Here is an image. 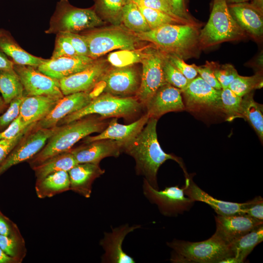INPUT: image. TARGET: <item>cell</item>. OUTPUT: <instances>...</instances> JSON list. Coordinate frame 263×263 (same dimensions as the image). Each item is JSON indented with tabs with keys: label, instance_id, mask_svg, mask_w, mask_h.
<instances>
[{
	"label": "cell",
	"instance_id": "obj_1",
	"mask_svg": "<svg viewBox=\"0 0 263 263\" xmlns=\"http://www.w3.org/2000/svg\"><path fill=\"white\" fill-rule=\"evenodd\" d=\"M157 119L149 118L142 130L134 137L124 144L122 150L132 156L136 163V172L145 176L148 183L158 189L157 173L160 167L167 160L177 162L185 170L179 158L165 152L158 141L156 125Z\"/></svg>",
	"mask_w": 263,
	"mask_h": 263
},
{
	"label": "cell",
	"instance_id": "obj_2",
	"mask_svg": "<svg viewBox=\"0 0 263 263\" xmlns=\"http://www.w3.org/2000/svg\"><path fill=\"white\" fill-rule=\"evenodd\" d=\"M199 32L196 24H168L147 32L134 33V36L152 43L166 55L184 59L194 56L201 48Z\"/></svg>",
	"mask_w": 263,
	"mask_h": 263
},
{
	"label": "cell",
	"instance_id": "obj_3",
	"mask_svg": "<svg viewBox=\"0 0 263 263\" xmlns=\"http://www.w3.org/2000/svg\"><path fill=\"white\" fill-rule=\"evenodd\" d=\"M105 118L85 116L61 125L48 139L44 147L29 159L32 167L57 154L70 150L78 141L89 135L101 132L107 125Z\"/></svg>",
	"mask_w": 263,
	"mask_h": 263
},
{
	"label": "cell",
	"instance_id": "obj_4",
	"mask_svg": "<svg viewBox=\"0 0 263 263\" xmlns=\"http://www.w3.org/2000/svg\"><path fill=\"white\" fill-rule=\"evenodd\" d=\"M167 244L172 249L170 261L175 263H221L234 256L230 245L215 234L201 242L174 239Z\"/></svg>",
	"mask_w": 263,
	"mask_h": 263
},
{
	"label": "cell",
	"instance_id": "obj_5",
	"mask_svg": "<svg viewBox=\"0 0 263 263\" xmlns=\"http://www.w3.org/2000/svg\"><path fill=\"white\" fill-rule=\"evenodd\" d=\"M142 104L136 97H119L102 93L80 110L68 115L57 124L64 125L85 116L97 114L104 118H128L139 113Z\"/></svg>",
	"mask_w": 263,
	"mask_h": 263
},
{
	"label": "cell",
	"instance_id": "obj_6",
	"mask_svg": "<svg viewBox=\"0 0 263 263\" xmlns=\"http://www.w3.org/2000/svg\"><path fill=\"white\" fill-rule=\"evenodd\" d=\"M245 36V32L230 14L226 0H214L209 19L199 32L201 48L240 39Z\"/></svg>",
	"mask_w": 263,
	"mask_h": 263
},
{
	"label": "cell",
	"instance_id": "obj_7",
	"mask_svg": "<svg viewBox=\"0 0 263 263\" xmlns=\"http://www.w3.org/2000/svg\"><path fill=\"white\" fill-rule=\"evenodd\" d=\"M103 23L94 10L73 7L66 0H60L52 17L48 32L75 33Z\"/></svg>",
	"mask_w": 263,
	"mask_h": 263
},
{
	"label": "cell",
	"instance_id": "obj_8",
	"mask_svg": "<svg viewBox=\"0 0 263 263\" xmlns=\"http://www.w3.org/2000/svg\"><path fill=\"white\" fill-rule=\"evenodd\" d=\"M143 191L146 197L152 204H156L160 211L166 216H175L189 210L194 202L186 197L184 188L178 186L166 187L163 190L153 188L144 179Z\"/></svg>",
	"mask_w": 263,
	"mask_h": 263
},
{
	"label": "cell",
	"instance_id": "obj_9",
	"mask_svg": "<svg viewBox=\"0 0 263 263\" xmlns=\"http://www.w3.org/2000/svg\"><path fill=\"white\" fill-rule=\"evenodd\" d=\"M185 109L191 112H221V90L205 82L200 76L189 81L181 90Z\"/></svg>",
	"mask_w": 263,
	"mask_h": 263
},
{
	"label": "cell",
	"instance_id": "obj_10",
	"mask_svg": "<svg viewBox=\"0 0 263 263\" xmlns=\"http://www.w3.org/2000/svg\"><path fill=\"white\" fill-rule=\"evenodd\" d=\"M34 128L35 130L32 132L33 128L30 130L0 164V175L13 166L29 160L35 156L44 147L59 126L51 128L34 126Z\"/></svg>",
	"mask_w": 263,
	"mask_h": 263
},
{
	"label": "cell",
	"instance_id": "obj_11",
	"mask_svg": "<svg viewBox=\"0 0 263 263\" xmlns=\"http://www.w3.org/2000/svg\"><path fill=\"white\" fill-rule=\"evenodd\" d=\"M82 36L88 44L89 57L94 59L115 49H135L134 37L118 29L93 32Z\"/></svg>",
	"mask_w": 263,
	"mask_h": 263
},
{
	"label": "cell",
	"instance_id": "obj_12",
	"mask_svg": "<svg viewBox=\"0 0 263 263\" xmlns=\"http://www.w3.org/2000/svg\"><path fill=\"white\" fill-rule=\"evenodd\" d=\"M165 56L164 53L155 51L148 53L141 62L142 73L136 97L144 105L160 87L167 83L163 69Z\"/></svg>",
	"mask_w": 263,
	"mask_h": 263
},
{
	"label": "cell",
	"instance_id": "obj_13",
	"mask_svg": "<svg viewBox=\"0 0 263 263\" xmlns=\"http://www.w3.org/2000/svg\"><path fill=\"white\" fill-rule=\"evenodd\" d=\"M14 69L27 96L46 95L58 98L64 96L59 80L51 77L31 66L14 64Z\"/></svg>",
	"mask_w": 263,
	"mask_h": 263
},
{
	"label": "cell",
	"instance_id": "obj_14",
	"mask_svg": "<svg viewBox=\"0 0 263 263\" xmlns=\"http://www.w3.org/2000/svg\"><path fill=\"white\" fill-rule=\"evenodd\" d=\"M100 82L104 84L103 91L112 95L126 97L137 94L141 77L137 70L131 66L107 70Z\"/></svg>",
	"mask_w": 263,
	"mask_h": 263
},
{
	"label": "cell",
	"instance_id": "obj_15",
	"mask_svg": "<svg viewBox=\"0 0 263 263\" xmlns=\"http://www.w3.org/2000/svg\"><path fill=\"white\" fill-rule=\"evenodd\" d=\"M215 219L216 229L214 234L228 244L263 223V221L246 214H217L215 216Z\"/></svg>",
	"mask_w": 263,
	"mask_h": 263
},
{
	"label": "cell",
	"instance_id": "obj_16",
	"mask_svg": "<svg viewBox=\"0 0 263 263\" xmlns=\"http://www.w3.org/2000/svg\"><path fill=\"white\" fill-rule=\"evenodd\" d=\"M144 106L149 118L156 119L169 112L185 110L181 90L168 83L160 87Z\"/></svg>",
	"mask_w": 263,
	"mask_h": 263
},
{
	"label": "cell",
	"instance_id": "obj_17",
	"mask_svg": "<svg viewBox=\"0 0 263 263\" xmlns=\"http://www.w3.org/2000/svg\"><path fill=\"white\" fill-rule=\"evenodd\" d=\"M107 70L103 61L94 60L82 71L59 80L62 93L66 95L89 92L100 82Z\"/></svg>",
	"mask_w": 263,
	"mask_h": 263
},
{
	"label": "cell",
	"instance_id": "obj_18",
	"mask_svg": "<svg viewBox=\"0 0 263 263\" xmlns=\"http://www.w3.org/2000/svg\"><path fill=\"white\" fill-rule=\"evenodd\" d=\"M141 227L140 225L130 226L126 224L112 229L110 232H105L100 241L104 250L101 257L102 263H134V259L122 249V244L126 235Z\"/></svg>",
	"mask_w": 263,
	"mask_h": 263
},
{
	"label": "cell",
	"instance_id": "obj_19",
	"mask_svg": "<svg viewBox=\"0 0 263 263\" xmlns=\"http://www.w3.org/2000/svg\"><path fill=\"white\" fill-rule=\"evenodd\" d=\"M93 97L89 92H81L64 95L44 118L37 122L36 128H51L57 126L65 116L88 105Z\"/></svg>",
	"mask_w": 263,
	"mask_h": 263
},
{
	"label": "cell",
	"instance_id": "obj_20",
	"mask_svg": "<svg viewBox=\"0 0 263 263\" xmlns=\"http://www.w3.org/2000/svg\"><path fill=\"white\" fill-rule=\"evenodd\" d=\"M121 151L122 144L111 139L92 141L70 150L77 163L97 164L105 157H117Z\"/></svg>",
	"mask_w": 263,
	"mask_h": 263
},
{
	"label": "cell",
	"instance_id": "obj_21",
	"mask_svg": "<svg viewBox=\"0 0 263 263\" xmlns=\"http://www.w3.org/2000/svg\"><path fill=\"white\" fill-rule=\"evenodd\" d=\"M95 60L89 56L79 55L63 56L46 59L37 68L44 74L60 80L82 71Z\"/></svg>",
	"mask_w": 263,
	"mask_h": 263
},
{
	"label": "cell",
	"instance_id": "obj_22",
	"mask_svg": "<svg viewBox=\"0 0 263 263\" xmlns=\"http://www.w3.org/2000/svg\"><path fill=\"white\" fill-rule=\"evenodd\" d=\"M185 185L183 187L185 195L193 201H200L208 204L218 215L245 214V203H238L214 198L201 189L187 173H185Z\"/></svg>",
	"mask_w": 263,
	"mask_h": 263
},
{
	"label": "cell",
	"instance_id": "obj_23",
	"mask_svg": "<svg viewBox=\"0 0 263 263\" xmlns=\"http://www.w3.org/2000/svg\"><path fill=\"white\" fill-rule=\"evenodd\" d=\"M149 119L147 114L137 120L128 125L118 123L117 118H113L108 127L95 136H87L84 138L85 143L101 139H111L117 141L123 145L134 137L142 130Z\"/></svg>",
	"mask_w": 263,
	"mask_h": 263
},
{
	"label": "cell",
	"instance_id": "obj_24",
	"mask_svg": "<svg viewBox=\"0 0 263 263\" xmlns=\"http://www.w3.org/2000/svg\"><path fill=\"white\" fill-rule=\"evenodd\" d=\"M228 8L234 19L245 33L257 39L262 37L263 13L245 2L231 4Z\"/></svg>",
	"mask_w": 263,
	"mask_h": 263
},
{
	"label": "cell",
	"instance_id": "obj_25",
	"mask_svg": "<svg viewBox=\"0 0 263 263\" xmlns=\"http://www.w3.org/2000/svg\"><path fill=\"white\" fill-rule=\"evenodd\" d=\"M104 172L105 170L97 164H77L68 171L70 190L85 198H89L94 181Z\"/></svg>",
	"mask_w": 263,
	"mask_h": 263
},
{
	"label": "cell",
	"instance_id": "obj_26",
	"mask_svg": "<svg viewBox=\"0 0 263 263\" xmlns=\"http://www.w3.org/2000/svg\"><path fill=\"white\" fill-rule=\"evenodd\" d=\"M59 99L46 95L24 96L19 115L24 122L37 123L50 113Z\"/></svg>",
	"mask_w": 263,
	"mask_h": 263
},
{
	"label": "cell",
	"instance_id": "obj_27",
	"mask_svg": "<svg viewBox=\"0 0 263 263\" xmlns=\"http://www.w3.org/2000/svg\"><path fill=\"white\" fill-rule=\"evenodd\" d=\"M70 190L68 172L59 171L37 179L35 190L40 199L52 197L56 195Z\"/></svg>",
	"mask_w": 263,
	"mask_h": 263
},
{
	"label": "cell",
	"instance_id": "obj_28",
	"mask_svg": "<svg viewBox=\"0 0 263 263\" xmlns=\"http://www.w3.org/2000/svg\"><path fill=\"white\" fill-rule=\"evenodd\" d=\"M0 50L17 65L37 68L46 60L30 54L4 33L0 36Z\"/></svg>",
	"mask_w": 263,
	"mask_h": 263
},
{
	"label": "cell",
	"instance_id": "obj_29",
	"mask_svg": "<svg viewBox=\"0 0 263 263\" xmlns=\"http://www.w3.org/2000/svg\"><path fill=\"white\" fill-rule=\"evenodd\" d=\"M77 163L70 150L54 156L32 167L37 179L59 171H69Z\"/></svg>",
	"mask_w": 263,
	"mask_h": 263
},
{
	"label": "cell",
	"instance_id": "obj_30",
	"mask_svg": "<svg viewBox=\"0 0 263 263\" xmlns=\"http://www.w3.org/2000/svg\"><path fill=\"white\" fill-rule=\"evenodd\" d=\"M251 92L242 97L241 116L250 124L260 139H263V105L256 102Z\"/></svg>",
	"mask_w": 263,
	"mask_h": 263
},
{
	"label": "cell",
	"instance_id": "obj_31",
	"mask_svg": "<svg viewBox=\"0 0 263 263\" xmlns=\"http://www.w3.org/2000/svg\"><path fill=\"white\" fill-rule=\"evenodd\" d=\"M263 240V226L261 225L231 244L230 246L234 256L243 263L254 247Z\"/></svg>",
	"mask_w": 263,
	"mask_h": 263
},
{
	"label": "cell",
	"instance_id": "obj_32",
	"mask_svg": "<svg viewBox=\"0 0 263 263\" xmlns=\"http://www.w3.org/2000/svg\"><path fill=\"white\" fill-rule=\"evenodd\" d=\"M0 93L6 104L23 95V85L14 69L0 71Z\"/></svg>",
	"mask_w": 263,
	"mask_h": 263
},
{
	"label": "cell",
	"instance_id": "obj_33",
	"mask_svg": "<svg viewBox=\"0 0 263 263\" xmlns=\"http://www.w3.org/2000/svg\"><path fill=\"white\" fill-rule=\"evenodd\" d=\"M121 20L127 28L135 33L150 30L138 5L132 1L128 2L124 5Z\"/></svg>",
	"mask_w": 263,
	"mask_h": 263
},
{
	"label": "cell",
	"instance_id": "obj_34",
	"mask_svg": "<svg viewBox=\"0 0 263 263\" xmlns=\"http://www.w3.org/2000/svg\"><path fill=\"white\" fill-rule=\"evenodd\" d=\"M222 112L230 121L237 118H242L241 102L242 97L237 95L228 88L221 90Z\"/></svg>",
	"mask_w": 263,
	"mask_h": 263
},
{
	"label": "cell",
	"instance_id": "obj_35",
	"mask_svg": "<svg viewBox=\"0 0 263 263\" xmlns=\"http://www.w3.org/2000/svg\"><path fill=\"white\" fill-rule=\"evenodd\" d=\"M263 87V76L261 73H257L250 76L238 75L228 86L237 95L242 97L255 89Z\"/></svg>",
	"mask_w": 263,
	"mask_h": 263
},
{
	"label": "cell",
	"instance_id": "obj_36",
	"mask_svg": "<svg viewBox=\"0 0 263 263\" xmlns=\"http://www.w3.org/2000/svg\"><path fill=\"white\" fill-rule=\"evenodd\" d=\"M0 248L19 263H22L26 255L25 242L22 235L6 236L0 234Z\"/></svg>",
	"mask_w": 263,
	"mask_h": 263
},
{
	"label": "cell",
	"instance_id": "obj_37",
	"mask_svg": "<svg viewBox=\"0 0 263 263\" xmlns=\"http://www.w3.org/2000/svg\"><path fill=\"white\" fill-rule=\"evenodd\" d=\"M147 54L139 50H121L109 54L107 59L113 66L122 67L141 62Z\"/></svg>",
	"mask_w": 263,
	"mask_h": 263
},
{
	"label": "cell",
	"instance_id": "obj_38",
	"mask_svg": "<svg viewBox=\"0 0 263 263\" xmlns=\"http://www.w3.org/2000/svg\"><path fill=\"white\" fill-rule=\"evenodd\" d=\"M138 6L150 30L168 24L187 23L160 11L146 7Z\"/></svg>",
	"mask_w": 263,
	"mask_h": 263
},
{
	"label": "cell",
	"instance_id": "obj_39",
	"mask_svg": "<svg viewBox=\"0 0 263 263\" xmlns=\"http://www.w3.org/2000/svg\"><path fill=\"white\" fill-rule=\"evenodd\" d=\"M163 69L165 80L167 83L181 90L188 84L189 81L169 61L166 55Z\"/></svg>",
	"mask_w": 263,
	"mask_h": 263
},
{
	"label": "cell",
	"instance_id": "obj_40",
	"mask_svg": "<svg viewBox=\"0 0 263 263\" xmlns=\"http://www.w3.org/2000/svg\"><path fill=\"white\" fill-rule=\"evenodd\" d=\"M215 76L222 89L228 88L234 78L239 75L233 65L225 64L222 65L212 62Z\"/></svg>",
	"mask_w": 263,
	"mask_h": 263
},
{
	"label": "cell",
	"instance_id": "obj_41",
	"mask_svg": "<svg viewBox=\"0 0 263 263\" xmlns=\"http://www.w3.org/2000/svg\"><path fill=\"white\" fill-rule=\"evenodd\" d=\"M124 0H100L102 10L108 18L114 23L121 20V12Z\"/></svg>",
	"mask_w": 263,
	"mask_h": 263
},
{
	"label": "cell",
	"instance_id": "obj_42",
	"mask_svg": "<svg viewBox=\"0 0 263 263\" xmlns=\"http://www.w3.org/2000/svg\"><path fill=\"white\" fill-rule=\"evenodd\" d=\"M132 2L139 6L146 7L160 11L186 23L196 24L195 21H190L176 16L166 0H135Z\"/></svg>",
	"mask_w": 263,
	"mask_h": 263
},
{
	"label": "cell",
	"instance_id": "obj_43",
	"mask_svg": "<svg viewBox=\"0 0 263 263\" xmlns=\"http://www.w3.org/2000/svg\"><path fill=\"white\" fill-rule=\"evenodd\" d=\"M78 55L68 39L62 33L57 34L55 49L51 58Z\"/></svg>",
	"mask_w": 263,
	"mask_h": 263
},
{
	"label": "cell",
	"instance_id": "obj_44",
	"mask_svg": "<svg viewBox=\"0 0 263 263\" xmlns=\"http://www.w3.org/2000/svg\"><path fill=\"white\" fill-rule=\"evenodd\" d=\"M24 96L12 100L6 112L0 115V130L5 129L19 114L20 107Z\"/></svg>",
	"mask_w": 263,
	"mask_h": 263
},
{
	"label": "cell",
	"instance_id": "obj_45",
	"mask_svg": "<svg viewBox=\"0 0 263 263\" xmlns=\"http://www.w3.org/2000/svg\"><path fill=\"white\" fill-rule=\"evenodd\" d=\"M36 124V123H35L30 125L14 138L0 140V165L25 135L34 127Z\"/></svg>",
	"mask_w": 263,
	"mask_h": 263
},
{
	"label": "cell",
	"instance_id": "obj_46",
	"mask_svg": "<svg viewBox=\"0 0 263 263\" xmlns=\"http://www.w3.org/2000/svg\"><path fill=\"white\" fill-rule=\"evenodd\" d=\"M166 55V54H165ZM169 61L189 80L197 76L195 64L189 65L183 59L174 55H166Z\"/></svg>",
	"mask_w": 263,
	"mask_h": 263
},
{
	"label": "cell",
	"instance_id": "obj_47",
	"mask_svg": "<svg viewBox=\"0 0 263 263\" xmlns=\"http://www.w3.org/2000/svg\"><path fill=\"white\" fill-rule=\"evenodd\" d=\"M32 124L23 121L19 114L3 131L0 132V140L14 138Z\"/></svg>",
	"mask_w": 263,
	"mask_h": 263
},
{
	"label": "cell",
	"instance_id": "obj_48",
	"mask_svg": "<svg viewBox=\"0 0 263 263\" xmlns=\"http://www.w3.org/2000/svg\"><path fill=\"white\" fill-rule=\"evenodd\" d=\"M195 68L199 76L207 84L215 89L221 90L222 87L216 79L212 68V62H207L202 66H197L195 64Z\"/></svg>",
	"mask_w": 263,
	"mask_h": 263
},
{
	"label": "cell",
	"instance_id": "obj_49",
	"mask_svg": "<svg viewBox=\"0 0 263 263\" xmlns=\"http://www.w3.org/2000/svg\"><path fill=\"white\" fill-rule=\"evenodd\" d=\"M244 214L255 219L263 221V199L257 196L245 202Z\"/></svg>",
	"mask_w": 263,
	"mask_h": 263
},
{
	"label": "cell",
	"instance_id": "obj_50",
	"mask_svg": "<svg viewBox=\"0 0 263 263\" xmlns=\"http://www.w3.org/2000/svg\"><path fill=\"white\" fill-rule=\"evenodd\" d=\"M62 33L68 39L78 55L89 56L88 44L82 35L71 32Z\"/></svg>",
	"mask_w": 263,
	"mask_h": 263
},
{
	"label": "cell",
	"instance_id": "obj_51",
	"mask_svg": "<svg viewBox=\"0 0 263 263\" xmlns=\"http://www.w3.org/2000/svg\"><path fill=\"white\" fill-rule=\"evenodd\" d=\"M0 234L6 236L21 235L17 225L0 210Z\"/></svg>",
	"mask_w": 263,
	"mask_h": 263
},
{
	"label": "cell",
	"instance_id": "obj_52",
	"mask_svg": "<svg viewBox=\"0 0 263 263\" xmlns=\"http://www.w3.org/2000/svg\"><path fill=\"white\" fill-rule=\"evenodd\" d=\"M171 7L173 12L178 17L190 21H192L189 18L185 9L184 0H166Z\"/></svg>",
	"mask_w": 263,
	"mask_h": 263
},
{
	"label": "cell",
	"instance_id": "obj_53",
	"mask_svg": "<svg viewBox=\"0 0 263 263\" xmlns=\"http://www.w3.org/2000/svg\"><path fill=\"white\" fill-rule=\"evenodd\" d=\"M14 63L9 60L0 50V71L14 70Z\"/></svg>",
	"mask_w": 263,
	"mask_h": 263
},
{
	"label": "cell",
	"instance_id": "obj_54",
	"mask_svg": "<svg viewBox=\"0 0 263 263\" xmlns=\"http://www.w3.org/2000/svg\"><path fill=\"white\" fill-rule=\"evenodd\" d=\"M0 263H19L14 258L9 256L0 248Z\"/></svg>",
	"mask_w": 263,
	"mask_h": 263
},
{
	"label": "cell",
	"instance_id": "obj_55",
	"mask_svg": "<svg viewBox=\"0 0 263 263\" xmlns=\"http://www.w3.org/2000/svg\"><path fill=\"white\" fill-rule=\"evenodd\" d=\"M251 4L260 12L263 11V0H253Z\"/></svg>",
	"mask_w": 263,
	"mask_h": 263
},
{
	"label": "cell",
	"instance_id": "obj_56",
	"mask_svg": "<svg viewBox=\"0 0 263 263\" xmlns=\"http://www.w3.org/2000/svg\"><path fill=\"white\" fill-rule=\"evenodd\" d=\"M227 3H231L232 4L234 3H239L245 2L249 0H225Z\"/></svg>",
	"mask_w": 263,
	"mask_h": 263
},
{
	"label": "cell",
	"instance_id": "obj_57",
	"mask_svg": "<svg viewBox=\"0 0 263 263\" xmlns=\"http://www.w3.org/2000/svg\"><path fill=\"white\" fill-rule=\"evenodd\" d=\"M6 104L4 101L3 98L0 96V113L2 111Z\"/></svg>",
	"mask_w": 263,
	"mask_h": 263
},
{
	"label": "cell",
	"instance_id": "obj_58",
	"mask_svg": "<svg viewBox=\"0 0 263 263\" xmlns=\"http://www.w3.org/2000/svg\"><path fill=\"white\" fill-rule=\"evenodd\" d=\"M125 0V3H127L128 2H130V1H134L135 0Z\"/></svg>",
	"mask_w": 263,
	"mask_h": 263
},
{
	"label": "cell",
	"instance_id": "obj_59",
	"mask_svg": "<svg viewBox=\"0 0 263 263\" xmlns=\"http://www.w3.org/2000/svg\"><path fill=\"white\" fill-rule=\"evenodd\" d=\"M2 33H3L2 32V31L0 30V36Z\"/></svg>",
	"mask_w": 263,
	"mask_h": 263
}]
</instances>
